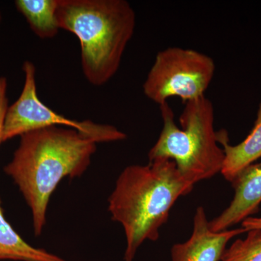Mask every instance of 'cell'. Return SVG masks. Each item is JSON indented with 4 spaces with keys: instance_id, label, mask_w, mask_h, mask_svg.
<instances>
[{
    "instance_id": "cell-1",
    "label": "cell",
    "mask_w": 261,
    "mask_h": 261,
    "mask_svg": "<svg viewBox=\"0 0 261 261\" xmlns=\"http://www.w3.org/2000/svg\"><path fill=\"white\" fill-rule=\"evenodd\" d=\"M97 142L79 130L58 126L20 136L13 159L4 168L32 211L36 236L42 232L49 199L65 177L82 176L97 149Z\"/></svg>"
},
{
    "instance_id": "cell-2",
    "label": "cell",
    "mask_w": 261,
    "mask_h": 261,
    "mask_svg": "<svg viewBox=\"0 0 261 261\" xmlns=\"http://www.w3.org/2000/svg\"><path fill=\"white\" fill-rule=\"evenodd\" d=\"M193 187L171 160L133 165L122 171L108 200V209L112 219L124 229V261H133L145 240H159L160 228L167 222L171 207Z\"/></svg>"
},
{
    "instance_id": "cell-3",
    "label": "cell",
    "mask_w": 261,
    "mask_h": 261,
    "mask_svg": "<svg viewBox=\"0 0 261 261\" xmlns=\"http://www.w3.org/2000/svg\"><path fill=\"white\" fill-rule=\"evenodd\" d=\"M60 29L80 40L84 76L99 87L116 74L136 25L135 10L125 0H59Z\"/></svg>"
},
{
    "instance_id": "cell-4",
    "label": "cell",
    "mask_w": 261,
    "mask_h": 261,
    "mask_svg": "<svg viewBox=\"0 0 261 261\" xmlns=\"http://www.w3.org/2000/svg\"><path fill=\"white\" fill-rule=\"evenodd\" d=\"M163 128L159 140L148 153L149 162L168 159L176 164L187 181L197 182L221 173L225 154L218 143L214 129V108L205 96L185 103L179 122L168 102L160 106Z\"/></svg>"
},
{
    "instance_id": "cell-5",
    "label": "cell",
    "mask_w": 261,
    "mask_h": 261,
    "mask_svg": "<svg viewBox=\"0 0 261 261\" xmlns=\"http://www.w3.org/2000/svg\"><path fill=\"white\" fill-rule=\"evenodd\" d=\"M216 70L213 58L192 49L168 47L156 56L143 84L146 97L159 106L171 97L185 103L205 96Z\"/></svg>"
},
{
    "instance_id": "cell-6",
    "label": "cell",
    "mask_w": 261,
    "mask_h": 261,
    "mask_svg": "<svg viewBox=\"0 0 261 261\" xmlns=\"http://www.w3.org/2000/svg\"><path fill=\"white\" fill-rule=\"evenodd\" d=\"M23 70L25 81L21 94L5 116L3 142L31 130L47 127L64 126L73 128L90 137L97 143L125 140L126 135L116 127L89 121H79L55 112L39 99L36 83V68L25 61Z\"/></svg>"
},
{
    "instance_id": "cell-7",
    "label": "cell",
    "mask_w": 261,
    "mask_h": 261,
    "mask_svg": "<svg viewBox=\"0 0 261 261\" xmlns=\"http://www.w3.org/2000/svg\"><path fill=\"white\" fill-rule=\"evenodd\" d=\"M247 232L243 228L214 232L209 228L203 207H198L194 217L190 238L171 248L172 261H220L231 239Z\"/></svg>"
},
{
    "instance_id": "cell-8",
    "label": "cell",
    "mask_w": 261,
    "mask_h": 261,
    "mask_svg": "<svg viewBox=\"0 0 261 261\" xmlns=\"http://www.w3.org/2000/svg\"><path fill=\"white\" fill-rule=\"evenodd\" d=\"M234 196L230 205L209 222L214 232L228 230L256 214L261 203V163L244 168L231 182Z\"/></svg>"
},
{
    "instance_id": "cell-9",
    "label": "cell",
    "mask_w": 261,
    "mask_h": 261,
    "mask_svg": "<svg viewBox=\"0 0 261 261\" xmlns=\"http://www.w3.org/2000/svg\"><path fill=\"white\" fill-rule=\"evenodd\" d=\"M218 143L225 154L221 173L225 179L231 182L242 171L261 159V101L253 128L245 140L237 145H231L226 130L216 132Z\"/></svg>"
},
{
    "instance_id": "cell-10",
    "label": "cell",
    "mask_w": 261,
    "mask_h": 261,
    "mask_svg": "<svg viewBox=\"0 0 261 261\" xmlns=\"http://www.w3.org/2000/svg\"><path fill=\"white\" fill-rule=\"evenodd\" d=\"M0 260L66 261L27 243L5 219L0 203Z\"/></svg>"
},
{
    "instance_id": "cell-11",
    "label": "cell",
    "mask_w": 261,
    "mask_h": 261,
    "mask_svg": "<svg viewBox=\"0 0 261 261\" xmlns=\"http://www.w3.org/2000/svg\"><path fill=\"white\" fill-rule=\"evenodd\" d=\"M59 0H17V10L27 19L33 32L40 39H53L60 28L57 19Z\"/></svg>"
},
{
    "instance_id": "cell-12",
    "label": "cell",
    "mask_w": 261,
    "mask_h": 261,
    "mask_svg": "<svg viewBox=\"0 0 261 261\" xmlns=\"http://www.w3.org/2000/svg\"><path fill=\"white\" fill-rule=\"evenodd\" d=\"M221 261H261V230H250L246 238L237 240L226 249Z\"/></svg>"
},
{
    "instance_id": "cell-13",
    "label": "cell",
    "mask_w": 261,
    "mask_h": 261,
    "mask_svg": "<svg viewBox=\"0 0 261 261\" xmlns=\"http://www.w3.org/2000/svg\"><path fill=\"white\" fill-rule=\"evenodd\" d=\"M8 82L5 77H0V145L3 143V130L5 116L8 108V100L7 97Z\"/></svg>"
},
{
    "instance_id": "cell-14",
    "label": "cell",
    "mask_w": 261,
    "mask_h": 261,
    "mask_svg": "<svg viewBox=\"0 0 261 261\" xmlns=\"http://www.w3.org/2000/svg\"><path fill=\"white\" fill-rule=\"evenodd\" d=\"M242 228L245 229L247 232L250 230H261V217L247 218L242 222Z\"/></svg>"
},
{
    "instance_id": "cell-15",
    "label": "cell",
    "mask_w": 261,
    "mask_h": 261,
    "mask_svg": "<svg viewBox=\"0 0 261 261\" xmlns=\"http://www.w3.org/2000/svg\"><path fill=\"white\" fill-rule=\"evenodd\" d=\"M0 18H1V15H0Z\"/></svg>"
}]
</instances>
